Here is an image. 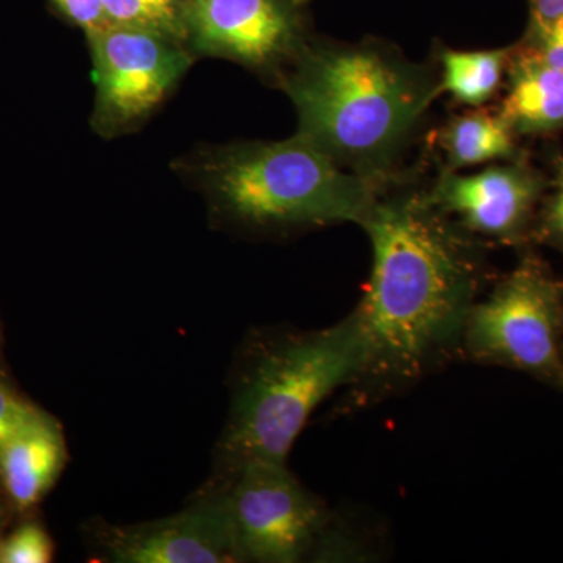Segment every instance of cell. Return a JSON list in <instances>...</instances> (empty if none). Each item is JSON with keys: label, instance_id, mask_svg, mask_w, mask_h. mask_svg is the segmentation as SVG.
Returning a JSON list of instances; mask_svg holds the SVG:
<instances>
[{"label": "cell", "instance_id": "44dd1931", "mask_svg": "<svg viewBox=\"0 0 563 563\" xmlns=\"http://www.w3.org/2000/svg\"><path fill=\"white\" fill-rule=\"evenodd\" d=\"M532 18L553 20L563 16V0H531Z\"/></svg>", "mask_w": 563, "mask_h": 563}, {"label": "cell", "instance_id": "d6986e66", "mask_svg": "<svg viewBox=\"0 0 563 563\" xmlns=\"http://www.w3.org/2000/svg\"><path fill=\"white\" fill-rule=\"evenodd\" d=\"M36 410L0 374V454Z\"/></svg>", "mask_w": 563, "mask_h": 563}, {"label": "cell", "instance_id": "9a60e30c", "mask_svg": "<svg viewBox=\"0 0 563 563\" xmlns=\"http://www.w3.org/2000/svg\"><path fill=\"white\" fill-rule=\"evenodd\" d=\"M106 25L157 33L184 44L188 7L184 0H101Z\"/></svg>", "mask_w": 563, "mask_h": 563}, {"label": "cell", "instance_id": "277c9868", "mask_svg": "<svg viewBox=\"0 0 563 563\" xmlns=\"http://www.w3.org/2000/svg\"><path fill=\"white\" fill-rule=\"evenodd\" d=\"M202 180L225 213L258 229L358 224L388 187L336 165L299 133L213 152Z\"/></svg>", "mask_w": 563, "mask_h": 563}, {"label": "cell", "instance_id": "603a6c76", "mask_svg": "<svg viewBox=\"0 0 563 563\" xmlns=\"http://www.w3.org/2000/svg\"><path fill=\"white\" fill-rule=\"evenodd\" d=\"M2 540H3L2 528H0V547H2Z\"/></svg>", "mask_w": 563, "mask_h": 563}, {"label": "cell", "instance_id": "8992f818", "mask_svg": "<svg viewBox=\"0 0 563 563\" xmlns=\"http://www.w3.org/2000/svg\"><path fill=\"white\" fill-rule=\"evenodd\" d=\"M228 492L242 561L296 563L324 550L331 517L287 463L250 461Z\"/></svg>", "mask_w": 563, "mask_h": 563}, {"label": "cell", "instance_id": "52a82bcc", "mask_svg": "<svg viewBox=\"0 0 563 563\" xmlns=\"http://www.w3.org/2000/svg\"><path fill=\"white\" fill-rule=\"evenodd\" d=\"M96 84V128L120 132L150 117L191 65L184 44L139 29L87 33Z\"/></svg>", "mask_w": 563, "mask_h": 563}, {"label": "cell", "instance_id": "4fadbf2b", "mask_svg": "<svg viewBox=\"0 0 563 563\" xmlns=\"http://www.w3.org/2000/svg\"><path fill=\"white\" fill-rule=\"evenodd\" d=\"M448 172L484 163L515 161V132L499 113L472 110L451 118L439 135Z\"/></svg>", "mask_w": 563, "mask_h": 563}, {"label": "cell", "instance_id": "ba28073f", "mask_svg": "<svg viewBox=\"0 0 563 563\" xmlns=\"http://www.w3.org/2000/svg\"><path fill=\"white\" fill-rule=\"evenodd\" d=\"M544 190L543 177L515 158L474 174L444 169L428 196L437 209L470 235L520 244L531 235Z\"/></svg>", "mask_w": 563, "mask_h": 563}, {"label": "cell", "instance_id": "7a4b0ae2", "mask_svg": "<svg viewBox=\"0 0 563 563\" xmlns=\"http://www.w3.org/2000/svg\"><path fill=\"white\" fill-rule=\"evenodd\" d=\"M282 77L299 114V135L336 165L391 184V163L440 84L422 66L376 46L296 51Z\"/></svg>", "mask_w": 563, "mask_h": 563}, {"label": "cell", "instance_id": "5bb4252c", "mask_svg": "<svg viewBox=\"0 0 563 563\" xmlns=\"http://www.w3.org/2000/svg\"><path fill=\"white\" fill-rule=\"evenodd\" d=\"M514 49L444 51L440 91L455 101L481 107L501 87Z\"/></svg>", "mask_w": 563, "mask_h": 563}, {"label": "cell", "instance_id": "7c38bea8", "mask_svg": "<svg viewBox=\"0 0 563 563\" xmlns=\"http://www.w3.org/2000/svg\"><path fill=\"white\" fill-rule=\"evenodd\" d=\"M499 114L515 135H544L563 129V70L531 52L514 49Z\"/></svg>", "mask_w": 563, "mask_h": 563}, {"label": "cell", "instance_id": "7402d4cb", "mask_svg": "<svg viewBox=\"0 0 563 563\" xmlns=\"http://www.w3.org/2000/svg\"><path fill=\"white\" fill-rule=\"evenodd\" d=\"M558 387L562 388V390H563V374H562L561 379H559Z\"/></svg>", "mask_w": 563, "mask_h": 563}, {"label": "cell", "instance_id": "e0dca14e", "mask_svg": "<svg viewBox=\"0 0 563 563\" xmlns=\"http://www.w3.org/2000/svg\"><path fill=\"white\" fill-rule=\"evenodd\" d=\"M54 544L47 532L36 523H24L3 537L0 563H47L52 561Z\"/></svg>", "mask_w": 563, "mask_h": 563}, {"label": "cell", "instance_id": "ac0fdd59", "mask_svg": "<svg viewBox=\"0 0 563 563\" xmlns=\"http://www.w3.org/2000/svg\"><path fill=\"white\" fill-rule=\"evenodd\" d=\"M523 49L547 65L563 70V16L553 20L532 18L531 35Z\"/></svg>", "mask_w": 563, "mask_h": 563}, {"label": "cell", "instance_id": "9c48e42d", "mask_svg": "<svg viewBox=\"0 0 563 563\" xmlns=\"http://www.w3.org/2000/svg\"><path fill=\"white\" fill-rule=\"evenodd\" d=\"M102 547L110 561L120 563L243 562L228 492L162 520L110 528Z\"/></svg>", "mask_w": 563, "mask_h": 563}, {"label": "cell", "instance_id": "30bf717a", "mask_svg": "<svg viewBox=\"0 0 563 563\" xmlns=\"http://www.w3.org/2000/svg\"><path fill=\"white\" fill-rule=\"evenodd\" d=\"M188 38L196 49L265 68L295 54V27L277 0H191Z\"/></svg>", "mask_w": 563, "mask_h": 563}, {"label": "cell", "instance_id": "3957f363", "mask_svg": "<svg viewBox=\"0 0 563 563\" xmlns=\"http://www.w3.org/2000/svg\"><path fill=\"white\" fill-rule=\"evenodd\" d=\"M357 314L321 331L295 333L252 362L233 398L221 451L232 474L250 461L287 463L313 410L350 385L362 365Z\"/></svg>", "mask_w": 563, "mask_h": 563}, {"label": "cell", "instance_id": "5b68a950", "mask_svg": "<svg viewBox=\"0 0 563 563\" xmlns=\"http://www.w3.org/2000/svg\"><path fill=\"white\" fill-rule=\"evenodd\" d=\"M462 351L474 362L506 366L558 387L563 374V284L550 266L526 254L474 303Z\"/></svg>", "mask_w": 563, "mask_h": 563}, {"label": "cell", "instance_id": "8fae6325", "mask_svg": "<svg viewBox=\"0 0 563 563\" xmlns=\"http://www.w3.org/2000/svg\"><path fill=\"white\" fill-rule=\"evenodd\" d=\"M66 461L60 424L36 410L0 454V479L18 509H31L51 490Z\"/></svg>", "mask_w": 563, "mask_h": 563}, {"label": "cell", "instance_id": "ffe728a7", "mask_svg": "<svg viewBox=\"0 0 563 563\" xmlns=\"http://www.w3.org/2000/svg\"><path fill=\"white\" fill-rule=\"evenodd\" d=\"M63 16L90 33L106 25L101 0H52Z\"/></svg>", "mask_w": 563, "mask_h": 563}, {"label": "cell", "instance_id": "6da1fadb", "mask_svg": "<svg viewBox=\"0 0 563 563\" xmlns=\"http://www.w3.org/2000/svg\"><path fill=\"white\" fill-rule=\"evenodd\" d=\"M388 188L358 222L372 242L373 268L354 310L363 357L347 385L350 407L395 395L454 357L485 276L474 236L428 191Z\"/></svg>", "mask_w": 563, "mask_h": 563}, {"label": "cell", "instance_id": "2e32d148", "mask_svg": "<svg viewBox=\"0 0 563 563\" xmlns=\"http://www.w3.org/2000/svg\"><path fill=\"white\" fill-rule=\"evenodd\" d=\"M547 191L533 218L529 240L563 251V155L554 157L553 176L547 181Z\"/></svg>", "mask_w": 563, "mask_h": 563}]
</instances>
